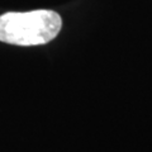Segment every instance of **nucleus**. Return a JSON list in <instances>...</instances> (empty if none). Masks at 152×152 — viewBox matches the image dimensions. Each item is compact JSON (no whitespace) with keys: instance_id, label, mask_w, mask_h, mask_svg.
<instances>
[{"instance_id":"1","label":"nucleus","mask_w":152,"mask_h":152,"mask_svg":"<svg viewBox=\"0 0 152 152\" xmlns=\"http://www.w3.org/2000/svg\"><path fill=\"white\" fill-rule=\"evenodd\" d=\"M62 19L53 10L9 12L0 15V41L15 46H38L55 39Z\"/></svg>"}]
</instances>
